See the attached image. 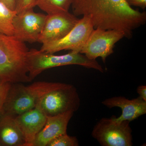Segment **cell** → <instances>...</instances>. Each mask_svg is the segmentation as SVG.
<instances>
[{
	"instance_id": "1",
	"label": "cell",
	"mask_w": 146,
	"mask_h": 146,
	"mask_svg": "<svg viewBox=\"0 0 146 146\" xmlns=\"http://www.w3.org/2000/svg\"><path fill=\"white\" fill-rule=\"evenodd\" d=\"M71 7L75 16L90 18L94 28L119 31L128 39L146 23V12L132 8L125 0H72Z\"/></svg>"
},
{
	"instance_id": "11",
	"label": "cell",
	"mask_w": 146,
	"mask_h": 146,
	"mask_svg": "<svg viewBox=\"0 0 146 146\" xmlns=\"http://www.w3.org/2000/svg\"><path fill=\"white\" fill-rule=\"evenodd\" d=\"M47 116L39 107L26 111L16 117V122L25 141V146H32L35 137L44 126Z\"/></svg>"
},
{
	"instance_id": "15",
	"label": "cell",
	"mask_w": 146,
	"mask_h": 146,
	"mask_svg": "<svg viewBox=\"0 0 146 146\" xmlns=\"http://www.w3.org/2000/svg\"><path fill=\"white\" fill-rule=\"evenodd\" d=\"M72 0H37L36 5L47 14L68 12Z\"/></svg>"
},
{
	"instance_id": "6",
	"label": "cell",
	"mask_w": 146,
	"mask_h": 146,
	"mask_svg": "<svg viewBox=\"0 0 146 146\" xmlns=\"http://www.w3.org/2000/svg\"><path fill=\"white\" fill-rule=\"evenodd\" d=\"M129 123L116 121L115 116L102 118L94 126L91 135L102 146H131L133 138Z\"/></svg>"
},
{
	"instance_id": "9",
	"label": "cell",
	"mask_w": 146,
	"mask_h": 146,
	"mask_svg": "<svg viewBox=\"0 0 146 146\" xmlns=\"http://www.w3.org/2000/svg\"><path fill=\"white\" fill-rule=\"evenodd\" d=\"M46 15L30 9L17 13L13 18V36L23 42H37Z\"/></svg>"
},
{
	"instance_id": "18",
	"label": "cell",
	"mask_w": 146,
	"mask_h": 146,
	"mask_svg": "<svg viewBox=\"0 0 146 146\" xmlns=\"http://www.w3.org/2000/svg\"><path fill=\"white\" fill-rule=\"evenodd\" d=\"M16 13H20L30 9H33L36 6L37 0H15Z\"/></svg>"
},
{
	"instance_id": "14",
	"label": "cell",
	"mask_w": 146,
	"mask_h": 146,
	"mask_svg": "<svg viewBox=\"0 0 146 146\" xmlns=\"http://www.w3.org/2000/svg\"><path fill=\"white\" fill-rule=\"evenodd\" d=\"M25 141L15 117L0 115V146H25Z\"/></svg>"
},
{
	"instance_id": "22",
	"label": "cell",
	"mask_w": 146,
	"mask_h": 146,
	"mask_svg": "<svg viewBox=\"0 0 146 146\" xmlns=\"http://www.w3.org/2000/svg\"><path fill=\"white\" fill-rule=\"evenodd\" d=\"M0 2L2 3L11 10L15 11V0H0Z\"/></svg>"
},
{
	"instance_id": "4",
	"label": "cell",
	"mask_w": 146,
	"mask_h": 146,
	"mask_svg": "<svg viewBox=\"0 0 146 146\" xmlns=\"http://www.w3.org/2000/svg\"><path fill=\"white\" fill-rule=\"evenodd\" d=\"M72 65H80L104 72L103 68L96 60H91L80 53L71 51L67 54L56 55L35 49L29 50L28 53L27 67L31 81L47 69Z\"/></svg>"
},
{
	"instance_id": "3",
	"label": "cell",
	"mask_w": 146,
	"mask_h": 146,
	"mask_svg": "<svg viewBox=\"0 0 146 146\" xmlns=\"http://www.w3.org/2000/svg\"><path fill=\"white\" fill-rule=\"evenodd\" d=\"M63 84L40 81L25 86L22 83H11L2 114L16 117L33 109L46 94Z\"/></svg>"
},
{
	"instance_id": "20",
	"label": "cell",
	"mask_w": 146,
	"mask_h": 146,
	"mask_svg": "<svg viewBox=\"0 0 146 146\" xmlns=\"http://www.w3.org/2000/svg\"><path fill=\"white\" fill-rule=\"evenodd\" d=\"M127 4L131 6L140 7L144 9L146 7V0H125Z\"/></svg>"
},
{
	"instance_id": "5",
	"label": "cell",
	"mask_w": 146,
	"mask_h": 146,
	"mask_svg": "<svg viewBox=\"0 0 146 146\" xmlns=\"http://www.w3.org/2000/svg\"><path fill=\"white\" fill-rule=\"evenodd\" d=\"M80 104V98L76 87L63 83L46 94L36 106L47 116H53L69 111L75 112Z\"/></svg>"
},
{
	"instance_id": "17",
	"label": "cell",
	"mask_w": 146,
	"mask_h": 146,
	"mask_svg": "<svg viewBox=\"0 0 146 146\" xmlns=\"http://www.w3.org/2000/svg\"><path fill=\"white\" fill-rule=\"evenodd\" d=\"M78 141L76 137L69 136L67 133L62 134L50 141L47 146H78Z\"/></svg>"
},
{
	"instance_id": "19",
	"label": "cell",
	"mask_w": 146,
	"mask_h": 146,
	"mask_svg": "<svg viewBox=\"0 0 146 146\" xmlns=\"http://www.w3.org/2000/svg\"><path fill=\"white\" fill-rule=\"evenodd\" d=\"M11 84V83L9 82H4L0 84V115L2 114L4 106L6 101Z\"/></svg>"
},
{
	"instance_id": "12",
	"label": "cell",
	"mask_w": 146,
	"mask_h": 146,
	"mask_svg": "<svg viewBox=\"0 0 146 146\" xmlns=\"http://www.w3.org/2000/svg\"><path fill=\"white\" fill-rule=\"evenodd\" d=\"M74 112L69 111L55 116H47L46 123L36 135L32 146H47L54 138L67 133L68 123Z\"/></svg>"
},
{
	"instance_id": "2",
	"label": "cell",
	"mask_w": 146,
	"mask_h": 146,
	"mask_svg": "<svg viewBox=\"0 0 146 146\" xmlns=\"http://www.w3.org/2000/svg\"><path fill=\"white\" fill-rule=\"evenodd\" d=\"M29 50L12 35L0 34V84L31 82L27 67Z\"/></svg>"
},
{
	"instance_id": "16",
	"label": "cell",
	"mask_w": 146,
	"mask_h": 146,
	"mask_svg": "<svg viewBox=\"0 0 146 146\" xmlns=\"http://www.w3.org/2000/svg\"><path fill=\"white\" fill-rule=\"evenodd\" d=\"M16 14L15 11L0 2V34L13 35L12 23Z\"/></svg>"
},
{
	"instance_id": "8",
	"label": "cell",
	"mask_w": 146,
	"mask_h": 146,
	"mask_svg": "<svg viewBox=\"0 0 146 146\" xmlns=\"http://www.w3.org/2000/svg\"><path fill=\"white\" fill-rule=\"evenodd\" d=\"M94 29L91 19L83 16L79 19L75 26L67 35L58 40L42 44L40 50L52 54L63 50H71V51L80 53Z\"/></svg>"
},
{
	"instance_id": "7",
	"label": "cell",
	"mask_w": 146,
	"mask_h": 146,
	"mask_svg": "<svg viewBox=\"0 0 146 146\" xmlns=\"http://www.w3.org/2000/svg\"><path fill=\"white\" fill-rule=\"evenodd\" d=\"M124 37L119 31L94 29L80 53L91 60L101 57L105 63L107 58L114 52L115 44Z\"/></svg>"
},
{
	"instance_id": "13",
	"label": "cell",
	"mask_w": 146,
	"mask_h": 146,
	"mask_svg": "<svg viewBox=\"0 0 146 146\" xmlns=\"http://www.w3.org/2000/svg\"><path fill=\"white\" fill-rule=\"evenodd\" d=\"M109 108L119 107L122 110L121 116L115 119L118 121H127L131 122L146 113V101L138 97L132 100L123 96H115L105 100L102 102Z\"/></svg>"
},
{
	"instance_id": "10",
	"label": "cell",
	"mask_w": 146,
	"mask_h": 146,
	"mask_svg": "<svg viewBox=\"0 0 146 146\" xmlns=\"http://www.w3.org/2000/svg\"><path fill=\"white\" fill-rule=\"evenodd\" d=\"M79 19L69 11L47 14L37 42L42 44L61 39L71 31Z\"/></svg>"
},
{
	"instance_id": "21",
	"label": "cell",
	"mask_w": 146,
	"mask_h": 146,
	"mask_svg": "<svg viewBox=\"0 0 146 146\" xmlns=\"http://www.w3.org/2000/svg\"><path fill=\"white\" fill-rule=\"evenodd\" d=\"M137 93L139 97L146 101V86L145 85H141L138 86L137 89Z\"/></svg>"
}]
</instances>
